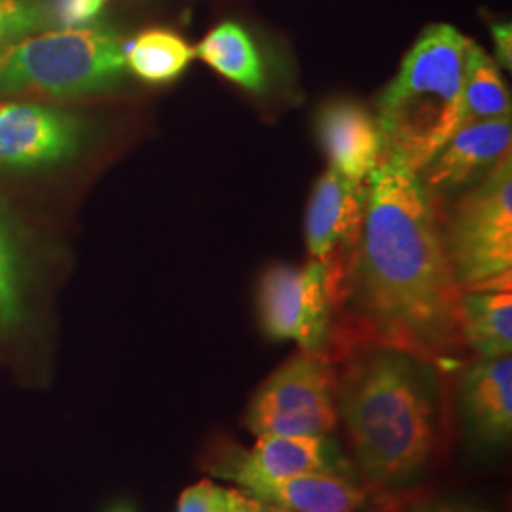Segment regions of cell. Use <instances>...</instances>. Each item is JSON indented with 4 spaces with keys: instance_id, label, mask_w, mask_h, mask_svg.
Returning a JSON list of instances; mask_svg holds the SVG:
<instances>
[{
    "instance_id": "obj_1",
    "label": "cell",
    "mask_w": 512,
    "mask_h": 512,
    "mask_svg": "<svg viewBox=\"0 0 512 512\" xmlns=\"http://www.w3.org/2000/svg\"><path fill=\"white\" fill-rule=\"evenodd\" d=\"M461 296L431 194L418 173L382 160L368 177L363 239L338 304L353 319L346 346L440 359L463 342Z\"/></svg>"
},
{
    "instance_id": "obj_2",
    "label": "cell",
    "mask_w": 512,
    "mask_h": 512,
    "mask_svg": "<svg viewBox=\"0 0 512 512\" xmlns=\"http://www.w3.org/2000/svg\"><path fill=\"white\" fill-rule=\"evenodd\" d=\"M336 376L338 418L372 482L395 484L420 471L435 446V401L423 359L380 344H357Z\"/></svg>"
},
{
    "instance_id": "obj_3",
    "label": "cell",
    "mask_w": 512,
    "mask_h": 512,
    "mask_svg": "<svg viewBox=\"0 0 512 512\" xmlns=\"http://www.w3.org/2000/svg\"><path fill=\"white\" fill-rule=\"evenodd\" d=\"M471 42L452 25L429 27L378 101L382 160L420 173L461 129Z\"/></svg>"
},
{
    "instance_id": "obj_4",
    "label": "cell",
    "mask_w": 512,
    "mask_h": 512,
    "mask_svg": "<svg viewBox=\"0 0 512 512\" xmlns=\"http://www.w3.org/2000/svg\"><path fill=\"white\" fill-rule=\"evenodd\" d=\"M126 42L99 25L16 38L0 46V93L74 97L110 90L128 73Z\"/></svg>"
},
{
    "instance_id": "obj_5",
    "label": "cell",
    "mask_w": 512,
    "mask_h": 512,
    "mask_svg": "<svg viewBox=\"0 0 512 512\" xmlns=\"http://www.w3.org/2000/svg\"><path fill=\"white\" fill-rule=\"evenodd\" d=\"M446 245L463 291H511V154L459 200Z\"/></svg>"
},
{
    "instance_id": "obj_6",
    "label": "cell",
    "mask_w": 512,
    "mask_h": 512,
    "mask_svg": "<svg viewBox=\"0 0 512 512\" xmlns=\"http://www.w3.org/2000/svg\"><path fill=\"white\" fill-rule=\"evenodd\" d=\"M336 370L325 351H300L258 387L245 425L255 437H321L338 423Z\"/></svg>"
},
{
    "instance_id": "obj_7",
    "label": "cell",
    "mask_w": 512,
    "mask_h": 512,
    "mask_svg": "<svg viewBox=\"0 0 512 512\" xmlns=\"http://www.w3.org/2000/svg\"><path fill=\"white\" fill-rule=\"evenodd\" d=\"M258 311L264 332L274 340H293L300 351H325L334 306L327 272L311 258L302 268L275 264L258 285Z\"/></svg>"
},
{
    "instance_id": "obj_8",
    "label": "cell",
    "mask_w": 512,
    "mask_h": 512,
    "mask_svg": "<svg viewBox=\"0 0 512 512\" xmlns=\"http://www.w3.org/2000/svg\"><path fill=\"white\" fill-rule=\"evenodd\" d=\"M368 181L353 183L329 169L311 192L306 241L311 258L321 262L334 310L340 304L365 230Z\"/></svg>"
},
{
    "instance_id": "obj_9",
    "label": "cell",
    "mask_w": 512,
    "mask_h": 512,
    "mask_svg": "<svg viewBox=\"0 0 512 512\" xmlns=\"http://www.w3.org/2000/svg\"><path fill=\"white\" fill-rule=\"evenodd\" d=\"M84 122L73 112L38 103L0 101V167L40 169L71 160Z\"/></svg>"
},
{
    "instance_id": "obj_10",
    "label": "cell",
    "mask_w": 512,
    "mask_h": 512,
    "mask_svg": "<svg viewBox=\"0 0 512 512\" xmlns=\"http://www.w3.org/2000/svg\"><path fill=\"white\" fill-rule=\"evenodd\" d=\"M511 118L458 129L418 173L429 194L454 192L486 175L511 154Z\"/></svg>"
},
{
    "instance_id": "obj_11",
    "label": "cell",
    "mask_w": 512,
    "mask_h": 512,
    "mask_svg": "<svg viewBox=\"0 0 512 512\" xmlns=\"http://www.w3.org/2000/svg\"><path fill=\"white\" fill-rule=\"evenodd\" d=\"M342 465L340 454L327 435H268L258 437L255 446L238 461L226 465V471L220 475L238 482L239 488H245L258 482H275L311 473L338 475Z\"/></svg>"
},
{
    "instance_id": "obj_12",
    "label": "cell",
    "mask_w": 512,
    "mask_h": 512,
    "mask_svg": "<svg viewBox=\"0 0 512 512\" xmlns=\"http://www.w3.org/2000/svg\"><path fill=\"white\" fill-rule=\"evenodd\" d=\"M317 133L330 169L353 183H365L382 162V139L376 118L355 101L325 105Z\"/></svg>"
},
{
    "instance_id": "obj_13",
    "label": "cell",
    "mask_w": 512,
    "mask_h": 512,
    "mask_svg": "<svg viewBox=\"0 0 512 512\" xmlns=\"http://www.w3.org/2000/svg\"><path fill=\"white\" fill-rule=\"evenodd\" d=\"M258 503L289 512H355L365 503V492L346 476L311 473L241 488Z\"/></svg>"
},
{
    "instance_id": "obj_14",
    "label": "cell",
    "mask_w": 512,
    "mask_h": 512,
    "mask_svg": "<svg viewBox=\"0 0 512 512\" xmlns=\"http://www.w3.org/2000/svg\"><path fill=\"white\" fill-rule=\"evenodd\" d=\"M461 397L476 433L492 442L511 437L512 359H482L471 366L461 384Z\"/></svg>"
},
{
    "instance_id": "obj_15",
    "label": "cell",
    "mask_w": 512,
    "mask_h": 512,
    "mask_svg": "<svg viewBox=\"0 0 512 512\" xmlns=\"http://www.w3.org/2000/svg\"><path fill=\"white\" fill-rule=\"evenodd\" d=\"M194 52L215 73L247 92L262 93L268 86L262 52L251 33L236 21H224L209 31Z\"/></svg>"
},
{
    "instance_id": "obj_16",
    "label": "cell",
    "mask_w": 512,
    "mask_h": 512,
    "mask_svg": "<svg viewBox=\"0 0 512 512\" xmlns=\"http://www.w3.org/2000/svg\"><path fill=\"white\" fill-rule=\"evenodd\" d=\"M461 332L480 359L511 355V291H463Z\"/></svg>"
},
{
    "instance_id": "obj_17",
    "label": "cell",
    "mask_w": 512,
    "mask_h": 512,
    "mask_svg": "<svg viewBox=\"0 0 512 512\" xmlns=\"http://www.w3.org/2000/svg\"><path fill=\"white\" fill-rule=\"evenodd\" d=\"M194 57V48L169 29H147L126 42V67L147 84L175 82Z\"/></svg>"
},
{
    "instance_id": "obj_18",
    "label": "cell",
    "mask_w": 512,
    "mask_h": 512,
    "mask_svg": "<svg viewBox=\"0 0 512 512\" xmlns=\"http://www.w3.org/2000/svg\"><path fill=\"white\" fill-rule=\"evenodd\" d=\"M511 118V93L494 59L471 42L465 69L461 128Z\"/></svg>"
},
{
    "instance_id": "obj_19",
    "label": "cell",
    "mask_w": 512,
    "mask_h": 512,
    "mask_svg": "<svg viewBox=\"0 0 512 512\" xmlns=\"http://www.w3.org/2000/svg\"><path fill=\"white\" fill-rule=\"evenodd\" d=\"M23 289L16 241L0 219V334H10L23 323Z\"/></svg>"
},
{
    "instance_id": "obj_20",
    "label": "cell",
    "mask_w": 512,
    "mask_h": 512,
    "mask_svg": "<svg viewBox=\"0 0 512 512\" xmlns=\"http://www.w3.org/2000/svg\"><path fill=\"white\" fill-rule=\"evenodd\" d=\"M57 27L54 6L44 0H0V46Z\"/></svg>"
},
{
    "instance_id": "obj_21",
    "label": "cell",
    "mask_w": 512,
    "mask_h": 512,
    "mask_svg": "<svg viewBox=\"0 0 512 512\" xmlns=\"http://www.w3.org/2000/svg\"><path fill=\"white\" fill-rule=\"evenodd\" d=\"M228 492L230 490L213 484L211 480L196 482L179 497L177 512H224Z\"/></svg>"
},
{
    "instance_id": "obj_22",
    "label": "cell",
    "mask_w": 512,
    "mask_h": 512,
    "mask_svg": "<svg viewBox=\"0 0 512 512\" xmlns=\"http://www.w3.org/2000/svg\"><path fill=\"white\" fill-rule=\"evenodd\" d=\"M492 37H494L495 54L497 61L503 69L511 71L512 67V27L511 23H492Z\"/></svg>"
},
{
    "instance_id": "obj_23",
    "label": "cell",
    "mask_w": 512,
    "mask_h": 512,
    "mask_svg": "<svg viewBox=\"0 0 512 512\" xmlns=\"http://www.w3.org/2000/svg\"><path fill=\"white\" fill-rule=\"evenodd\" d=\"M404 512H488L484 509H478L475 505L469 503H456V501H431V503H421L418 507H412Z\"/></svg>"
},
{
    "instance_id": "obj_24",
    "label": "cell",
    "mask_w": 512,
    "mask_h": 512,
    "mask_svg": "<svg viewBox=\"0 0 512 512\" xmlns=\"http://www.w3.org/2000/svg\"><path fill=\"white\" fill-rule=\"evenodd\" d=\"M224 512H258V501L241 490H230Z\"/></svg>"
},
{
    "instance_id": "obj_25",
    "label": "cell",
    "mask_w": 512,
    "mask_h": 512,
    "mask_svg": "<svg viewBox=\"0 0 512 512\" xmlns=\"http://www.w3.org/2000/svg\"><path fill=\"white\" fill-rule=\"evenodd\" d=\"M258 512H289V511H285V509H279V507H274V505H266V503H258Z\"/></svg>"
}]
</instances>
